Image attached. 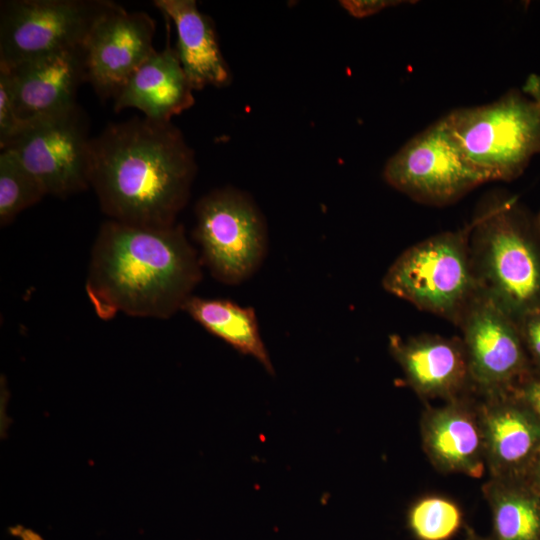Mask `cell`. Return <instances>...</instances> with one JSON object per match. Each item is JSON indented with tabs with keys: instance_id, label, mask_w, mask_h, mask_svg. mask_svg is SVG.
I'll list each match as a JSON object with an SVG mask.
<instances>
[{
	"instance_id": "6da1fadb",
	"label": "cell",
	"mask_w": 540,
	"mask_h": 540,
	"mask_svg": "<svg viewBox=\"0 0 540 540\" xmlns=\"http://www.w3.org/2000/svg\"><path fill=\"white\" fill-rule=\"evenodd\" d=\"M196 174L194 151L172 122L134 117L107 125L90 140V187L111 220L175 224Z\"/></svg>"
},
{
	"instance_id": "7a4b0ae2",
	"label": "cell",
	"mask_w": 540,
	"mask_h": 540,
	"mask_svg": "<svg viewBox=\"0 0 540 540\" xmlns=\"http://www.w3.org/2000/svg\"><path fill=\"white\" fill-rule=\"evenodd\" d=\"M201 269L182 225L152 227L109 219L92 247L86 292L101 319L120 312L167 319L193 296Z\"/></svg>"
},
{
	"instance_id": "3957f363",
	"label": "cell",
	"mask_w": 540,
	"mask_h": 540,
	"mask_svg": "<svg viewBox=\"0 0 540 540\" xmlns=\"http://www.w3.org/2000/svg\"><path fill=\"white\" fill-rule=\"evenodd\" d=\"M486 204L472 221L477 279L481 290L518 323L540 310V231L515 197L500 196Z\"/></svg>"
},
{
	"instance_id": "277c9868",
	"label": "cell",
	"mask_w": 540,
	"mask_h": 540,
	"mask_svg": "<svg viewBox=\"0 0 540 540\" xmlns=\"http://www.w3.org/2000/svg\"><path fill=\"white\" fill-rule=\"evenodd\" d=\"M444 120L466 160L489 181H512L540 154V76L523 90L450 111Z\"/></svg>"
},
{
	"instance_id": "5b68a950",
	"label": "cell",
	"mask_w": 540,
	"mask_h": 540,
	"mask_svg": "<svg viewBox=\"0 0 540 540\" xmlns=\"http://www.w3.org/2000/svg\"><path fill=\"white\" fill-rule=\"evenodd\" d=\"M471 231L472 223L409 247L385 273L383 288L458 325L481 291L472 258Z\"/></svg>"
},
{
	"instance_id": "8992f818",
	"label": "cell",
	"mask_w": 540,
	"mask_h": 540,
	"mask_svg": "<svg viewBox=\"0 0 540 540\" xmlns=\"http://www.w3.org/2000/svg\"><path fill=\"white\" fill-rule=\"evenodd\" d=\"M193 237L202 265L226 285L249 279L267 255L263 213L249 194L231 186L214 189L199 199Z\"/></svg>"
},
{
	"instance_id": "52a82bcc",
	"label": "cell",
	"mask_w": 540,
	"mask_h": 540,
	"mask_svg": "<svg viewBox=\"0 0 540 540\" xmlns=\"http://www.w3.org/2000/svg\"><path fill=\"white\" fill-rule=\"evenodd\" d=\"M109 0H5L0 4V65L83 49Z\"/></svg>"
},
{
	"instance_id": "ba28073f",
	"label": "cell",
	"mask_w": 540,
	"mask_h": 540,
	"mask_svg": "<svg viewBox=\"0 0 540 540\" xmlns=\"http://www.w3.org/2000/svg\"><path fill=\"white\" fill-rule=\"evenodd\" d=\"M383 178L413 200L436 206L455 202L488 182L466 160L443 117L388 159Z\"/></svg>"
},
{
	"instance_id": "9c48e42d",
	"label": "cell",
	"mask_w": 540,
	"mask_h": 540,
	"mask_svg": "<svg viewBox=\"0 0 540 540\" xmlns=\"http://www.w3.org/2000/svg\"><path fill=\"white\" fill-rule=\"evenodd\" d=\"M90 140L84 113L77 105L23 123L1 150L12 151L47 195L63 198L90 187Z\"/></svg>"
},
{
	"instance_id": "30bf717a",
	"label": "cell",
	"mask_w": 540,
	"mask_h": 540,
	"mask_svg": "<svg viewBox=\"0 0 540 540\" xmlns=\"http://www.w3.org/2000/svg\"><path fill=\"white\" fill-rule=\"evenodd\" d=\"M458 325L471 384L483 395L509 392L534 371L518 324L482 290Z\"/></svg>"
},
{
	"instance_id": "8fae6325",
	"label": "cell",
	"mask_w": 540,
	"mask_h": 540,
	"mask_svg": "<svg viewBox=\"0 0 540 540\" xmlns=\"http://www.w3.org/2000/svg\"><path fill=\"white\" fill-rule=\"evenodd\" d=\"M154 19L115 3L94 24L84 45L87 82L102 99L115 98L130 76L156 51Z\"/></svg>"
},
{
	"instance_id": "7c38bea8",
	"label": "cell",
	"mask_w": 540,
	"mask_h": 540,
	"mask_svg": "<svg viewBox=\"0 0 540 540\" xmlns=\"http://www.w3.org/2000/svg\"><path fill=\"white\" fill-rule=\"evenodd\" d=\"M477 404L491 478L522 479L540 449V419L511 391Z\"/></svg>"
},
{
	"instance_id": "4fadbf2b",
	"label": "cell",
	"mask_w": 540,
	"mask_h": 540,
	"mask_svg": "<svg viewBox=\"0 0 540 540\" xmlns=\"http://www.w3.org/2000/svg\"><path fill=\"white\" fill-rule=\"evenodd\" d=\"M1 67L9 72L22 123L71 110L78 105L76 97L80 85L87 82L83 49Z\"/></svg>"
},
{
	"instance_id": "5bb4252c",
	"label": "cell",
	"mask_w": 540,
	"mask_h": 540,
	"mask_svg": "<svg viewBox=\"0 0 540 540\" xmlns=\"http://www.w3.org/2000/svg\"><path fill=\"white\" fill-rule=\"evenodd\" d=\"M389 349L406 383L423 399L450 401L472 384L462 339L423 334L389 337Z\"/></svg>"
},
{
	"instance_id": "9a60e30c",
	"label": "cell",
	"mask_w": 540,
	"mask_h": 540,
	"mask_svg": "<svg viewBox=\"0 0 540 540\" xmlns=\"http://www.w3.org/2000/svg\"><path fill=\"white\" fill-rule=\"evenodd\" d=\"M422 446L433 466L444 473L480 478L486 468L477 404L459 397L430 407L421 420Z\"/></svg>"
},
{
	"instance_id": "2e32d148",
	"label": "cell",
	"mask_w": 540,
	"mask_h": 540,
	"mask_svg": "<svg viewBox=\"0 0 540 540\" xmlns=\"http://www.w3.org/2000/svg\"><path fill=\"white\" fill-rule=\"evenodd\" d=\"M193 91L167 37L166 47L155 51L127 80L114 98V110L135 108L146 118L171 122L193 106Z\"/></svg>"
},
{
	"instance_id": "e0dca14e",
	"label": "cell",
	"mask_w": 540,
	"mask_h": 540,
	"mask_svg": "<svg viewBox=\"0 0 540 540\" xmlns=\"http://www.w3.org/2000/svg\"><path fill=\"white\" fill-rule=\"evenodd\" d=\"M153 3L175 25V49L193 90L230 85L232 74L220 50L213 21L198 9L196 1L155 0Z\"/></svg>"
},
{
	"instance_id": "ac0fdd59",
	"label": "cell",
	"mask_w": 540,
	"mask_h": 540,
	"mask_svg": "<svg viewBox=\"0 0 540 540\" xmlns=\"http://www.w3.org/2000/svg\"><path fill=\"white\" fill-rule=\"evenodd\" d=\"M183 310L205 330L239 352L255 357L268 372L273 373L254 308L241 306L228 299L191 296Z\"/></svg>"
},
{
	"instance_id": "d6986e66",
	"label": "cell",
	"mask_w": 540,
	"mask_h": 540,
	"mask_svg": "<svg viewBox=\"0 0 540 540\" xmlns=\"http://www.w3.org/2000/svg\"><path fill=\"white\" fill-rule=\"evenodd\" d=\"M483 492L492 515L491 540H540V497L523 479L491 478Z\"/></svg>"
},
{
	"instance_id": "ffe728a7",
	"label": "cell",
	"mask_w": 540,
	"mask_h": 540,
	"mask_svg": "<svg viewBox=\"0 0 540 540\" xmlns=\"http://www.w3.org/2000/svg\"><path fill=\"white\" fill-rule=\"evenodd\" d=\"M46 192L38 179L10 150L0 154V225L5 227Z\"/></svg>"
},
{
	"instance_id": "44dd1931",
	"label": "cell",
	"mask_w": 540,
	"mask_h": 540,
	"mask_svg": "<svg viewBox=\"0 0 540 540\" xmlns=\"http://www.w3.org/2000/svg\"><path fill=\"white\" fill-rule=\"evenodd\" d=\"M407 523L418 540H449L461 528L463 514L453 500L429 495L418 499L410 507Z\"/></svg>"
},
{
	"instance_id": "7402d4cb",
	"label": "cell",
	"mask_w": 540,
	"mask_h": 540,
	"mask_svg": "<svg viewBox=\"0 0 540 540\" xmlns=\"http://www.w3.org/2000/svg\"><path fill=\"white\" fill-rule=\"evenodd\" d=\"M23 123L18 117L9 72L0 66V148L16 135Z\"/></svg>"
},
{
	"instance_id": "603a6c76",
	"label": "cell",
	"mask_w": 540,
	"mask_h": 540,
	"mask_svg": "<svg viewBox=\"0 0 540 540\" xmlns=\"http://www.w3.org/2000/svg\"><path fill=\"white\" fill-rule=\"evenodd\" d=\"M517 324L532 367L540 374V310L525 315Z\"/></svg>"
},
{
	"instance_id": "cb8c5ba5",
	"label": "cell",
	"mask_w": 540,
	"mask_h": 540,
	"mask_svg": "<svg viewBox=\"0 0 540 540\" xmlns=\"http://www.w3.org/2000/svg\"><path fill=\"white\" fill-rule=\"evenodd\" d=\"M511 392L540 419V374L532 371Z\"/></svg>"
},
{
	"instance_id": "d4e9b609",
	"label": "cell",
	"mask_w": 540,
	"mask_h": 540,
	"mask_svg": "<svg viewBox=\"0 0 540 540\" xmlns=\"http://www.w3.org/2000/svg\"><path fill=\"white\" fill-rule=\"evenodd\" d=\"M342 6L355 17H366L383 10L386 7L401 3L400 1H342Z\"/></svg>"
},
{
	"instance_id": "484cf974",
	"label": "cell",
	"mask_w": 540,
	"mask_h": 540,
	"mask_svg": "<svg viewBox=\"0 0 540 540\" xmlns=\"http://www.w3.org/2000/svg\"><path fill=\"white\" fill-rule=\"evenodd\" d=\"M522 479L540 497V449L531 461Z\"/></svg>"
},
{
	"instance_id": "4316f807",
	"label": "cell",
	"mask_w": 540,
	"mask_h": 540,
	"mask_svg": "<svg viewBox=\"0 0 540 540\" xmlns=\"http://www.w3.org/2000/svg\"><path fill=\"white\" fill-rule=\"evenodd\" d=\"M465 540H491V538L490 537L480 536L474 530L467 527V529H466V539Z\"/></svg>"
},
{
	"instance_id": "83f0119b",
	"label": "cell",
	"mask_w": 540,
	"mask_h": 540,
	"mask_svg": "<svg viewBox=\"0 0 540 540\" xmlns=\"http://www.w3.org/2000/svg\"><path fill=\"white\" fill-rule=\"evenodd\" d=\"M536 223H537L538 229H539V231H540V213H539L538 216L536 217Z\"/></svg>"
}]
</instances>
